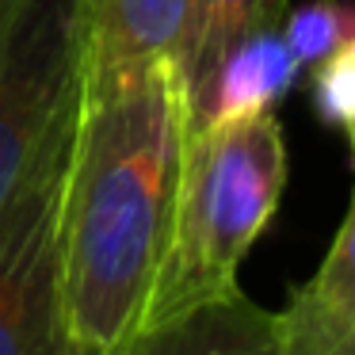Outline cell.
Listing matches in <instances>:
<instances>
[{"label":"cell","instance_id":"obj_6","mask_svg":"<svg viewBox=\"0 0 355 355\" xmlns=\"http://www.w3.org/2000/svg\"><path fill=\"white\" fill-rule=\"evenodd\" d=\"M115 355H283L279 313L245 291L138 329Z\"/></svg>","mask_w":355,"mask_h":355},{"label":"cell","instance_id":"obj_4","mask_svg":"<svg viewBox=\"0 0 355 355\" xmlns=\"http://www.w3.org/2000/svg\"><path fill=\"white\" fill-rule=\"evenodd\" d=\"M69 141L0 218V355H62L58 202Z\"/></svg>","mask_w":355,"mask_h":355},{"label":"cell","instance_id":"obj_8","mask_svg":"<svg viewBox=\"0 0 355 355\" xmlns=\"http://www.w3.org/2000/svg\"><path fill=\"white\" fill-rule=\"evenodd\" d=\"M187 0H80L85 69L176 58Z\"/></svg>","mask_w":355,"mask_h":355},{"label":"cell","instance_id":"obj_10","mask_svg":"<svg viewBox=\"0 0 355 355\" xmlns=\"http://www.w3.org/2000/svg\"><path fill=\"white\" fill-rule=\"evenodd\" d=\"M279 31L302 69H313L340 42L355 39V4L352 0H306L298 8H286Z\"/></svg>","mask_w":355,"mask_h":355},{"label":"cell","instance_id":"obj_12","mask_svg":"<svg viewBox=\"0 0 355 355\" xmlns=\"http://www.w3.org/2000/svg\"><path fill=\"white\" fill-rule=\"evenodd\" d=\"M352 164H355V141H352Z\"/></svg>","mask_w":355,"mask_h":355},{"label":"cell","instance_id":"obj_11","mask_svg":"<svg viewBox=\"0 0 355 355\" xmlns=\"http://www.w3.org/2000/svg\"><path fill=\"white\" fill-rule=\"evenodd\" d=\"M313 107L329 126L355 141V39L340 42L313 65Z\"/></svg>","mask_w":355,"mask_h":355},{"label":"cell","instance_id":"obj_2","mask_svg":"<svg viewBox=\"0 0 355 355\" xmlns=\"http://www.w3.org/2000/svg\"><path fill=\"white\" fill-rule=\"evenodd\" d=\"M283 191L286 138L275 111L191 126L146 324L237 294V271Z\"/></svg>","mask_w":355,"mask_h":355},{"label":"cell","instance_id":"obj_7","mask_svg":"<svg viewBox=\"0 0 355 355\" xmlns=\"http://www.w3.org/2000/svg\"><path fill=\"white\" fill-rule=\"evenodd\" d=\"M286 8L291 0H187L184 4V31L172 65L184 88L191 126L207 107V96L225 58L252 35L279 27Z\"/></svg>","mask_w":355,"mask_h":355},{"label":"cell","instance_id":"obj_3","mask_svg":"<svg viewBox=\"0 0 355 355\" xmlns=\"http://www.w3.org/2000/svg\"><path fill=\"white\" fill-rule=\"evenodd\" d=\"M80 85V0H0V218L69 141Z\"/></svg>","mask_w":355,"mask_h":355},{"label":"cell","instance_id":"obj_1","mask_svg":"<svg viewBox=\"0 0 355 355\" xmlns=\"http://www.w3.org/2000/svg\"><path fill=\"white\" fill-rule=\"evenodd\" d=\"M187 130L168 58L85 69L58 202L62 355H115L146 324Z\"/></svg>","mask_w":355,"mask_h":355},{"label":"cell","instance_id":"obj_5","mask_svg":"<svg viewBox=\"0 0 355 355\" xmlns=\"http://www.w3.org/2000/svg\"><path fill=\"white\" fill-rule=\"evenodd\" d=\"M283 355H355V191L321 268L279 313Z\"/></svg>","mask_w":355,"mask_h":355},{"label":"cell","instance_id":"obj_9","mask_svg":"<svg viewBox=\"0 0 355 355\" xmlns=\"http://www.w3.org/2000/svg\"><path fill=\"white\" fill-rule=\"evenodd\" d=\"M298 73L302 65L294 58V50L286 46L279 27L252 35L218 69L214 88L207 96V107L195 119V126L218 123V119H245V115H260V111H275V103L294 88Z\"/></svg>","mask_w":355,"mask_h":355}]
</instances>
